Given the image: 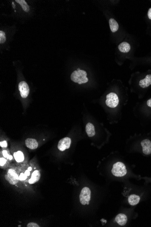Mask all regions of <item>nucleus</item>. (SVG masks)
<instances>
[{
	"instance_id": "bb28decb",
	"label": "nucleus",
	"mask_w": 151,
	"mask_h": 227,
	"mask_svg": "<svg viewBox=\"0 0 151 227\" xmlns=\"http://www.w3.org/2000/svg\"><path fill=\"white\" fill-rule=\"evenodd\" d=\"M24 174H25V175H26L27 176H28V175H30V171H29L28 170H26V172H25V173H24Z\"/></svg>"
},
{
	"instance_id": "9b49d317",
	"label": "nucleus",
	"mask_w": 151,
	"mask_h": 227,
	"mask_svg": "<svg viewBox=\"0 0 151 227\" xmlns=\"http://www.w3.org/2000/svg\"><path fill=\"white\" fill-rule=\"evenodd\" d=\"M151 85V75H146L145 78L143 80H141L139 81V85L141 87L143 88H146L148 87Z\"/></svg>"
},
{
	"instance_id": "0eeeda50",
	"label": "nucleus",
	"mask_w": 151,
	"mask_h": 227,
	"mask_svg": "<svg viewBox=\"0 0 151 227\" xmlns=\"http://www.w3.org/2000/svg\"><path fill=\"white\" fill-rule=\"evenodd\" d=\"M71 139L69 138L66 137L62 139L58 143V149L62 152L68 149L71 146Z\"/></svg>"
},
{
	"instance_id": "20e7f679",
	"label": "nucleus",
	"mask_w": 151,
	"mask_h": 227,
	"mask_svg": "<svg viewBox=\"0 0 151 227\" xmlns=\"http://www.w3.org/2000/svg\"><path fill=\"white\" fill-rule=\"evenodd\" d=\"M119 103V98L116 93H111L107 95L106 103L108 107L115 108L118 106Z\"/></svg>"
},
{
	"instance_id": "4468645a",
	"label": "nucleus",
	"mask_w": 151,
	"mask_h": 227,
	"mask_svg": "<svg viewBox=\"0 0 151 227\" xmlns=\"http://www.w3.org/2000/svg\"><path fill=\"white\" fill-rule=\"evenodd\" d=\"M118 49L120 52L123 53H128L130 50V45L126 42H123L120 44L118 46Z\"/></svg>"
},
{
	"instance_id": "f257e3e1",
	"label": "nucleus",
	"mask_w": 151,
	"mask_h": 227,
	"mask_svg": "<svg viewBox=\"0 0 151 227\" xmlns=\"http://www.w3.org/2000/svg\"><path fill=\"white\" fill-rule=\"evenodd\" d=\"M86 75V72L81 70L80 68H77V71H74L71 74V79L72 81L78 83L79 85L85 84L88 81Z\"/></svg>"
},
{
	"instance_id": "6ab92c4d",
	"label": "nucleus",
	"mask_w": 151,
	"mask_h": 227,
	"mask_svg": "<svg viewBox=\"0 0 151 227\" xmlns=\"http://www.w3.org/2000/svg\"><path fill=\"white\" fill-rule=\"evenodd\" d=\"M6 41V34L3 31H0V43L3 44Z\"/></svg>"
},
{
	"instance_id": "4be33fe9",
	"label": "nucleus",
	"mask_w": 151,
	"mask_h": 227,
	"mask_svg": "<svg viewBox=\"0 0 151 227\" xmlns=\"http://www.w3.org/2000/svg\"><path fill=\"white\" fill-rule=\"evenodd\" d=\"M28 227H39V225L35 223H30L27 225Z\"/></svg>"
},
{
	"instance_id": "aec40b11",
	"label": "nucleus",
	"mask_w": 151,
	"mask_h": 227,
	"mask_svg": "<svg viewBox=\"0 0 151 227\" xmlns=\"http://www.w3.org/2000/svg\"><path fill=\"white\" fill-rule=\"evenodd\" d=\"M2 154H3L4 157H6V158L9 159V160H11L13 159V157H12V156L9 155L6 151H3V152H2Z\"/></svg>"
},
{
	"instance_id": "39448f33",
	"label": "nucleus",
	"mask_w": 151,
	"mask_h": 227,
	"mask_svg": "<svg viewBox=\"0 0 151 227\" xmlns=\"http://www.w3.org/2000/svg\"><path fill=\"white\" fill-rule=\"evenodd\" d=\"M5 179L10 184L15 185L18 182L19 177L14 169H10L6 175Z\"/></svg>"
},
{
	"instance_id": "b1692460",
	"label": "nucleus",
	"mask_w": 151,
	"mask_h": 227,
	"mask_svg": "<svg viewBox=\"0 0 151 227\" xmlns=\"http://www.w3.org/2000/svg\"><path fill=\"white\" fill-rule=\"evenodd\" d=\"M0 146L1 147H6L7 146V142L6 141H3L0 143Z\"/></svg>"
},
{
	"instance_id": "1a4fd4ad",
	"label": "nucleus",
	"mask_w": 151,
	"mask_h": 227,
	"mask_svg": "<svg viewBox=\"0 0 151 227\" xmlns=\"http://www.w3.org/2000/svg\"><path fill=\"white\" fill-rule=\"evenodd\" d=\"M115 221L120 226H124L127 223L128 219L125 214H120L116 216Z\"/></svg>"
},
{
	"instance_id": "a211bd4d",
	"label": "nucleus",
	"mask_w": 151,
	"mask_h": 227,
	"mask_svg": "<svg viewBox=\"0 0 151 227\" xmlns=\"http://www.w3.org/2000/svg\"><path fill=\"white\" fill-rule=\"evenodd\" d=\"M16 2H17L22 6L23 10L25 12H28L30 10V7L29 6L27 3L24 0H16Z\"/></svg>"
},
{
	"instance_id": "ddd939ff",
	"label": "nucleus",
	"mask_w": 151,
	"mask_h": 227,
	"mask_svg": "<svg viewBox=\"0 0 151 227\" xmlns=\"http://www.w3.org/2000/svg\"><path fill=\"white\" fill-rule=\"evenodd\" d=\"M140 200V197L139 196L133 194L129 197L128 202L131 205L134 206L139 203Z\"/></svg>"
},
{
	"instance_id": "dca6fc26",
	"label": "nucleus",
	"mask_w": 151,
	"mask_h": 227,
	"mask_svg": "<svg viewBox=\"0 0 151 227\" xmlns=\"http://www.w3.org/2000/svg\"><path fill=\"white\" fill-rule=\"evenodd\" d=\"M109 24L112 32H116L119 29V24L114 19H110L109 20Z\"/></svg>"
},
{
	"instance_id": "412c9836",
	"label": "nucleus",
	"mask_w": 151,
	"mask_h": 227,
	"mask_svg": "<svg viewBox=\"0 0 151 227\" xmlns=\"http://www.w3.org/2000/svg\"><path fill=\"white\" fill-rule=\"evenodd\" d=\"M27 175H25V174L24 173H21V174L19 176V180H24L26 179Z\"/></svg>"
},
{
	"instance_id": "5701e85b",
	"label": "nucleus",
	"mask_w": 151,
	"mask_h": 227,
	"mask_svg": "<svg viewBox=\"0 0 151 227\" xmlns=\"http://www.w3.org/2000/svg\"><path fill=\"white\" fill-rule=\"evenodd\" d=\"M6 162V160L5 158H1L0 159V166H3Z\"/></svg>"
},
{
	"instance_id": "6e6552de",
	"label": "nucleus",
	"mask_w": 151,
	"mask_h": 227,
	"mask_svg": "<svg viewBox=\"0 0 151 227\" xmlns=\"http://www.w3.org/2000/svg\"><path fill=\"white\" fill-rule=\"evenodd\" d=\"M143 154L146 155L151 154V142L148 139H144L141 142Z\"/></svg>"
},
{
	"instance_id": "a878e982",
	"label": "nucleus",
	"mask_w": 151,
	"mask_h": 227,
	"mask_svg": "<svg viewBox=\"0 0 151 227\" xmlns=\"http://www.w3.org/2000/svg\"><path fill=\"white\" fill-rule=\"evenodd\" d=\"M147 105L148 107L151 108V98L149 99V100L147 101Z\"/></svg>"
},
{
	"instance_id": "9d476101",
	"label": "nucleus",
	"mask_w": 151,
	"mask_h": 227,
	"mask_svg": "<svg viewBox=\"0 0 151 227\" xmlns=\"http://www.w3.org/2000/svg\"><path fill=\"white\" fill-rule=\"evenodd\" d=\"M26 145L28 148L31 150H34L38 147V143L34 139L28 138L25 141Z\"/></svg>"
},
{
	"instance_id": "423d86ee",
	"label": "nucleus",
	"mask_w": 151,
	"mask_h": 227,
	"mask_svg": "<svg viewBox=\"0 0 151 227\" xmlns=\"http://www.w3.org/2000/svg\"><path fill=\"white\" fill-rule=\"evenodd\" d=\"M18 87L21 97L24 98H27L30 93V89L27 82L24 81L20 82L19 84Z\"/></svg>"
},
{
	"instance_id": "393cba45",
	"label": "nucleus",
	"mask_w": 151,
	"mask_h": 227,
	"mask_svg": "<svg viewBox=\"0 0 151 227\" xmlns=\"http://www.w3.org/2000/svg\"><path fill=\"white\" fill-rule=\"evenodd\" d=\"M148 18H149V19L151 20V8H150L149 10H148Z\"/></svg>"
},
{
	"instance_id": "c85d7f7f",
	"label": "nucleus",
	"mask_w": 151,
	"mask_h": 227,
	"mask_svg": "<svg viewBox=\"0 0 151 227\" xmlns=\"http://www.w3.org/2000/svg\"><path fill=\"white\" fill-rule=\"evenodd\" d=\"M28 170H29V171H31V170H32V168L31 167H29L28 169Z\"/></svg>"
},
{
	"instance_id": "f03ea898",
	"label": "nucleus",
	"mask_w": 151,
	"mask_h": 227,
	"mask_svg": "<svg viewBox=\"0 0 151 227\" xmlns=\"http://www.w3.org/2000/svg\"><path fill=\"white\" fill-rule=\"evenodd\" d=\"M112 174L117 177L125 176L127 174V170L125 166L121 162H117L113 166Z\"/></svg>"
},
{
	"instance_id": "cd10ccee",
	"label": "nucleus",
	"mask_w": 151,
	"mask_h": 227,
	"mask_svg": "<svg viewBox=\"0 0 151 227\" xmlns=\"http://www.w3.org/2000/svg\"><path fill=\"white\" fill-rule=\"evenodd\" d=\"M12 7H13V8H14V9H15V5L14 3V2H12Z\"/></svg>"
},
{
	"instance_id": "f8f14e48",
	"label": "nucleus",
	"mask_w": 151,
	"mask_h": 227,
	"mask_svg": "<svg viewBox=\"0 0 151 227\" xmlns=\"http://www.w3.org/2000/svg\"><path fill=\"white\" fill-rule=\"evenodd\" d=\"M86 131L89 137H92L95 134L94 126L92 123L89 122L86 126Z\"/></svg>"
},
{
	"instance_id": "7ed1b4c3",
	"label": "nucleus",
	"mask_w": 151,
	"mask_h": 227,
	"mask_svg": "<svg viewBox=\"0 0 151 227\" xmlns=\"http://www.w3.org/2000/svg\"><path fill=\"white\" fill-rule=\"evenodd\" d=\"M91 197V191L87 187H85L81 189L80 195L79 196L80 201L81 205H88L90 201Z\"/></svg>"
},
{
	"instance_id": "2eb2a0df",
	"label": "nucleus",
	"mask_w": 151,
	"mask_h": 227,
	"mask_svg": "<svg viewBox=\"0 0 151 227\" xmlns=\"http://www.w3.org/2000/svg\"><path fill=\"white\" fill-rule=\"evenodd\" d=\"M40 178V173L39 170H35L33 173L31 178L29 180L30 184H33L39 181Z\"/></svg>"
},
{
	"instance_id": "f3484780",
	"label": "nucleus",
	"mask_w": 151,
	"mask_h": 227,
	"mask_svg": "<svg viewBox=\"0 0 151 227\" xmlns=\"http://www.w3.org/2000/svg\"><path fill=\"white\" fill-rule=\"evenodd\" d=\"M14 156L15 161L17 162H22L24 160V156L23 153L21 151H18L17 152H15L14 154Z\"/></svg>"
}]
</instances>
